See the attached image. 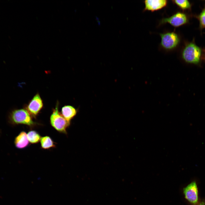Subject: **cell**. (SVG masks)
I'll return each mask as SVG.
<instances>
[{
	"mask_svg": "<svg viewBox=\"0 0 205 205\" xmlns=\"http://www.w3.org/2000/svg\"><path fill=\"white\" fill-rule=\"evenodd\" d=\"M32 117L26 109L22 108L12 110L9 115L8 119L9 123L12 124H22L31 128L37 124Z\"/></svg>",
	"mask_w": 205,
	"mask_h": 205,
	"instance_id": "6da1fadb",
	"label": "cell"
},
{
	"mask_svg": "<svg viewBox=\"0 0 205 205\" xmlns=\"http://www.w3.org/2000/svg\"><path fill=\"white\" fill-rule=\"evenodd\" d=\"M77 110L75 108L71 105H65L62 108L61 114L68 121H70L76 115Z\"/></svg>",
	"mask_w": 205,
	"mask_h": 205,
	"instance_id": "30bf717a",
	"label": "cell"
},
{
	"mask_svg": "<svg viewBox=\"0 0 205 205\" xmlns=\"http://www.w3.org/2000/svg\"><path fill=\"white\" fill-rule=\"evenodd\" d=\"M58 104L57 102L55 108L53 110L50 118V123L58 132L66 134L67 129L70 125V122L67 120L59 111Z\"/></svg>",
	"mask_w": 205,
	"mask_h": 205,
	"instance_id": "7a4b0ae2",
	"label": "cell"
},
{
	"mask_svg": "<svg viewBox=\"0 0 205 205\" xmlns=\"http://www.w3.org/2000/svg\"><path fill=\"white\" fill-rule=\"evenodd\" d=\"M161 38V45L164 48L171 50L177 47L179 42L178 36L174 32L160 34Z\"/></svg>",
	"mask_w": 205,
	"mask_h": 205,
	"instance_id": "277c9868",
	"label": "cell"
},
{
	"mask_svg": "<svg viewBox=\"0 0 205 205\" xmlns=\"http://www.w3.org/2000/svg\"><path fill=\"white\" fill-rule=\"evenodd\" d=\"M187 21V18L185 14L177 12L170 17L163 19L160 23H168L175 27H177L185 24Z\"/></svg>",
	"mask_w": 205,
	"mask_h": 205,
	"instance_id": "52a82bcc",
	"label": "cell"
},
{
	"mask_svg": "<svg viewBox=\"0 0 205 205\" xmlns=\"http://www.w3.org/2000/svg\"><path fill=\"white\" fill-rule=\"evenodd\" d=\"M27 136L29 142L32 144L38 143L40 141L41 138L39 134L35 130L29 131Z\"/></svg>",
	"mask_w": 205,
	"mask_h": 205,
	"instance_id": "7c38bea8",
	"label": "cell"
},
{
	"mask_svg": "<svg viewBox=\"0 0 205 205\" xmlns=\"http://www.w3.org/2000/svg\"><path fill=\"white\" fill-rule=\"evenodd\" d=\"M144 10L153 11L161 9L166 6L167 1L166 0H146L144 1Z\"/></svg>",
	"mask_w": 205,
	"mask_h": 205,
	"instance_id": "ba28073f",
	"label": "cell"
},
{
	"mask_svg": "<svg viewBox=\"0 0 205 205\" xmlns=\"http://www.w3.org/2000/svg\"><path fill=\"white\" fill-rule=\"evenodd\" d=\"M43 104L39 94H36L26 106V109L32 117L36 118L43 107Z\"/></svg>",
	"mask_w": 205,
	"mask_h": 205,
	"instance_id": "5b68a950",
	"label": "cell"
},
{
	"mask_svg": "<svg viewBox=\"0 0 205 205\" xmlns=\"http://www.w3.org/2000/svg\"><path fill=\"white\" fill-rule=\"evenodd\" d=\"M41 148L44 149H49L55 147V142L49 136H46L41 137L40 140Z\"/></svg>",
	"mask_w": 205,
	"mask_h": 205,
	"instance_id": "8fae6325",
	"label": "cell"
},
{
	"mask_svg": "<svg viewBox=\"0 0 205 205\" xmlns=\"http://www.w3.org/2000/svg\"><path fill=\"white\" fill-rule=\"evenodd\" d=\"M199 205H205V201H202L200 203Z\"/></svg>",
	"mask_w": 205,
	"mask_h": 205,
	"instance_id": "9a60e30c",
	"label": "cell"
},
{
	"mask_svg": "<svg viewBox=\"0 0 205 205\" xmlns=\"http://www.w3.org/2000/svg\"><path fill=\"white\" fill-rule=\"evenodd\" d=\"M27 134L24 131L21 132L15 138V144L16 147L19 149H23L26 147L29 144Z\"/></svg>",
	"mask_w": 205,
	"mask_h": 205,
	"instance_id": "9c48e42d",
	"label": "cell"
},
{
	"mask_svg": "<svg viewBox=\"0 0 205 205\" xmlns=\"http://www.w3.org/2000/svg\"><path fill=\"white\" fill-rule=\"evenodd\" d=\"M173 1L183 10L189 9L190 7V4L189 1L187 0H174Z\"/></svg>",
	"mask_w": 205,
	"mask_h": 205,
	"instance_id": "4fadbf2b",
	"label": "cell"
},
{
	"mask_svg": "<svg viewBox=\"0 0 205 205\" xmlns=\"http://www.w3.org/2000/svg\"><path fill=\"white\" fill-rule=\"evenodd\" d=\"M200 25L201 28L205 27V9L201 13L199 16Z\"/></svg>",
	"mask_w": 205,
	"mask_h": 205,
	"instance_id": "5bb4252c",
	"label": "cell"
},
{
	"mask_svg": "<svg viewBox=\"0 0 205 205\" xmlns=\"http://www.w3.org/2000/svg\"><path fill=\"white\" fill-rule=\"evenodd\" d=\"M182 55L183 58L186 62L197 64L200 60L201 50L195 44L190 43L183 49Z\"/></svg>",
	"mask_w": 205,
	"mask_h": 205,
	"instance_id": "3957f363",
	"label": "cell"
},
{
	"mask_svg": "<svg viewBox=\"0 0 205 205\" xmlns=\"http://www.w3.org/2000/svg\"><path fill=\"white\" fill-rule=\"evenodd\" d=\"M185 198L190 203L195 205L198 200V191L196 182L193 181L183 189Z\"/></svg>",
	"mask_w": 205,
	"mask_h": 205,
	"instance_id": "8992f818",
	"label": "cell"
}]
</instances>
